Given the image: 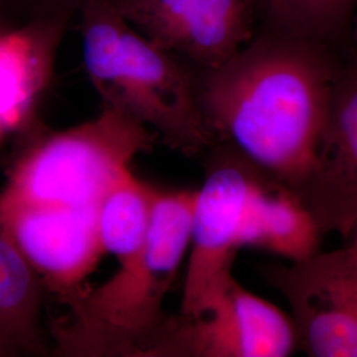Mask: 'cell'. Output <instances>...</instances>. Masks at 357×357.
Returning <instances> with one entry per match:
<instances>
[{
	"instance_id": "6",
	"label": "cell",
	"mask_w": 357,
	"mask_h": 357,
	"mask_svg": "<svg viewBox=\"0 0 357 357\" xmlns=\"http://www.w3.org/2000/svg\"><path fill=\"white\" fill-rule=\"evenodd\" d=\"M261 277L290 307L299 351L311 357H357V245L268 264Z\"/></svg>"
},
{
	"instance_id": "7",
	"label": "cell",
	"mask_w": 357,
	"mask_h": 357,
	"mask_svg": "<svg viewBox=\"0 0 357 357\" xmlns=\"http://www.w3.org/2000/svg\"><path fill=\"white\" fill-rule=\"evenodd\" d=\"M299 351L290 314L236 280L200 317H167L143 357H287Z\"/></svg>"
},
{
	"instance_id": "13",
	"label": "cell",
	"mask_w": 357,
	"mask_h": 357,
	"mask_svg": "<svg viewBox=\"0 0 357 357\" xmlns=\"http://www.w3.org/2000/svg\"><path fill=\"white\" fill-rule=\"evenodd\" d=\"M158 193L131 171L107 191L97 208L105 253L115 255L121 262L141 250L150 229Z\"/></svg>"
},
{
	"instance_id": "5",
	"label": "cell",
	"mask_w": 357,
	"mask_h": 357,
	"mask_svg": "<svg viewBox=\"0 0 357 357\" xmlns=\"http://www.w3.org/2000/svg\"><path fill=\"white\" fill-rule=\"evenodd\" d=\"M196 193L191 243L180 312L200 317L234 280L231 268L243 248L258 241L259 206L270 174L228 144L216 143Z\"/></svg>"
},
{
	"instance_id": "2",
	"label": "cell",
	"mask_w": 357,
	"mask_h": 357,
	"mask_svg": "<svg viewBox=\"0 0 357 357\" xmlns=\"http://www.w3.org/2000/svg\"><path fill=\"white\" fill-rule=\"evenodd\" d=\"M197 191L159 192L139 252L119 262L97 289L68 302L70 314L52 330L61 356L143 357L166 321L165 299L191 243Z\"/></svg>"
},
{
	"instance_id": "16",
	"label": "cell",
	"mask_w": 357,
	"mask_h": 357,
	"mask_svg": "<svg viewBox=\"0 0 357 357\" xmlns=\"http://www.w3.org/2000/svg\"><path fill=\"white\" fill-rule=\"evenodd\" d=\"M354 41H357V16L355 19V24H354Z\"/></svg>"
},
{
	"instance_id": "4",
	"label": "cell",
	"mask_w": 357,
	"mask_h": 357,
	"mask_svg": "<svg viewBox=\"0 0 357 357\" xmlns=\"http://www.w3.org/2000/svg\"><path fill=\"white\" fill-rule=\"evenodd\" d=\"M156 134L110 106L75 128L38 137L16 162L0 205L98 206Z\"/></svg>"
},
{
	"instance_id": "11",
	"label": "cell",
	"mask_w": 357,
	"mask_h": 357,
	"mask_svg": "<svg viewBox=\"0 0 357 357\" xmlns=\"http://www.w3.org/2000/svg\"><path fill=\"white\" fill-rule=\"evenodd\" d=\"M63 24L0 31V141L26 126L47 88Z\"/></svg>"
},
{
	"instance_id": "9",
	"label": "cell",
	"mask_w": 357,
	"mask_h": 357,
	"mask_svg": "<svg viewBox=\"0 0 357 357\" xmlns=\"http://www.w3.org/2000/svg\"><path fill=\"white\" fill-rule=\"evenodd\" d=\"M97 208L0 205V233L26 258L45 290L65 303L82 291L105 255Z\"/></svg>"
},
{
	"instance_id": "12",
	"label": "cell",
	"mask_w": 357,
	"mask_h": 357,
	"mask_svg": "<svg viewBox=\"0 0 357 357\" xmlns=\"http://www.w3.org/2000/svg\"><path fill=\"white\" fill-rule=\"evenodd\" d=\"M44 291L36 271L0 233V357L50 352L43 327Z\"/></svg>"
},
{
	"instance_id": "8",
	"label": "cell",
	"mask_w": 357,
	"mask_h": 357,
	"mask_svg": "<svg viewBox=\"0 0 357 357\" xmlns=\"http://www.w3.org/2000/svg\"><path fill=\"white\" fill-rule=\"evenodd\" d=\"M155 45L200 70L227 63L255 38L259 0H110Z\"/></svg>"
},
{
	"instance_id": "3",
	"label": "cell",
	"mask_w": 357,
	"mask_h": 357,
	"mask_svg": "<svg viewBox=\"0 0 357 357\" xmlns=\"http://www.w3.org/2000/svg\"><path fill=\"white\" fill-rule=\"evenodd\" d=\"M81 35L85 69L102 106L125 112L185 156L216 144L199 103L196 76L130 26L110 0L85 4Z\"/></svg>"
},
{
	"instance_id": "10",
	"label": "cell",
	"mask_w": 357,
	"mask_h": 357,
	"mask_svg": "<svg viewBox=\"0 0 357 357\" xmlns=\"http://www.w3.org/2000/svg\"><path fill=\"white\" fill-rule=\"evenodd\" d=\"M296 193L323 236L351 238L357 224V41L342 56L317 160Z\"/></svg>"
},
{
	"instance_id": "14",
	"label": "cell",
	"mask_w": 357,
	"mask_h": 357,
	"mask_svg": "<svg viewBox=\"0 0 357 357\" xmlns=\"http://www.w3.org/2000/svg\"><path fill=\"white\" fill-rule=\"evenodd\" d=\"M266 26L345 51L354 43L357 0H259Z\"/></svg>"
},
{
	"instance_id": "1",
	"label": "cell",
	"mask_w": 357,
	"mask_h": 357,
	"mask_svg": "<svg viewBox=\"0 0 357 357\" xmlns=\"http://www.w3.org/2000/svg\"><path fill=\"white\" fill-rule=\"evenodd\" d=\"M343 53L266 26L200 70L197 97L216 143L296 191L315 165Z\"/></svg>"
},
{
	"instance_id": "15",
	"label": "cell",
	"mask_w": 357,
	"mask_h": 357,
	"mask_svg": "<svg viewBox=\"0 0 357 357\" xmlns=\"http://www.w3.org/2000/svg\"><path fill=\"white\" fill-rule=\"evenodd\" d=\"M349 241H351V243H355L357 245V224L356 227H355V230H354V233H352V236H351V238H349Z\"/></svg>"
}]
</instances>
